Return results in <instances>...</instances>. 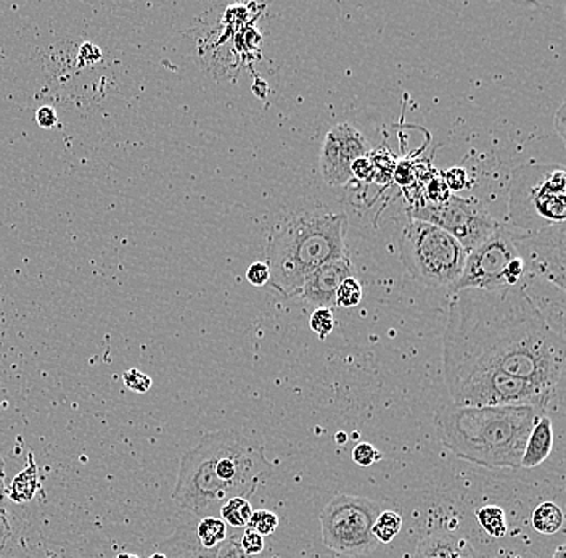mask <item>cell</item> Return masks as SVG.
<instances>
[{"mask_svg": "<svg viewBox=\"0 0 566 558\" xmlns=\"http://www.w3.org/2000/svg\"><path fill=\"white\" fill-rule=\"evenodd\" d=\"M443 370L452 404L547 409L565 376V338L520 285L457 291L444 330Z\"/></svg>", "mask_w": 566, "mask_h": 558, "instance_id": "6da1fadb", "label": "cell"}, {"mask_svg": "<svg viewBox=\"0 0 566 558\" xmlns=\"http://www.w3.org/2000/svg\"><path fill=\"white\" fill-rule=\"evenodd\" d=\"M270 474L261 439L235 430L211 431L182 456L172 499L193 515L215 517L229 499H250Z\"/></svg>", "mask_w": 566, "mask_h": 558, "instance_id": "7a4b0ae2", "label": "cell"}, {"mask_svg": "<svg viewBox=\"0 0 566 558\" xmlns=\"http://www.w3.org/2000/svg\"><path fill=\"white\" fill-rule=\"evenodd\" d=\"M537 405H441L435 413L438 439L455 457L486 468H521L529 433L544 415Z\"/></svg>", "mask_w": 566, "mask_h": 558, "instance_id": "3957f363", "label": "cell"}, {"mask_svg": "<svg viewBox=\"0 0 566 558\" xmlns=\"http://www.w3.org/2000/svg\"><path fill=\"white\" fill-rule=\"evenodd\" d=\"M345 215H301L269 237V283L285 297L298 295L305 279L330 261L346 258Z\"/></svg>", "mask_w": 566, "mask_h": 558, "instance_id": "277c9868", "label": "cell"}, {"mask_svg": "<svg viewBox=\"0 0 566 558\" xmlns=\"http://www.w3.org/2000/svg\"><path fill=\"white\" fill-rule=\"evenodd\" d=\"M566 217V171L562 164H525L509 187V219L520 232H537Z\"/></svg>", "mask_w": 566, "mask_h": 558, "instance_id": "5b68a950", "label": "cell"}, {"mask_svg": "<svg viewBox=\"0 0 566 558\" xmlns=\"http://www.w3.org/2000/svg\"><path fill=\"white\" fill-rule=\"evenodd\" d=\"M468 252L455 238L429 222L409 219L399 234V256L407 272L431 288H452Z\"/></svg>", "mask_w": 566, "mask_h": 558, "instance_id": "8992f818", "label": "cell"}, {"mask_svg": "<svg viewBox=\"0 0 566 558\" xmlns=\"http://www.w3.org/2000/svg\"><path fill=\"white\" fill-rule=\"evenodd\" d=\"M526 276L520 254L513 245L512 230L499 224L482 245L468 252L452 295L462 290H500L518 287Z\"/></svg>", "mask_w": 566, "mask_h": 558, "instance_id": "52a82bcc", "label": "cell"}, {"mask_svg": "<svg viewBox=\"0 0 566 558\" xmlns=\"http://www.w3.org/2000/svg\"><path fill=\"white\" fill-rule=\"evenodd\" d=\"M380 512V505L367 497H333L319 515L322 541L330 551L343 555H366L378 544L372 527Z\"/></svg>", "mask_w": 566, "mask_h": 558, "instance_id": "ba28073f", "label": "cell"}, {"mask_svg": "<svg viewBox=\"0 0 566 558\" xmlns=\"http://www.w3.org/2000/svg\"><path fill=\"white\" fill-rule=\"evenodd\" d=\"M412 217L447 232L467 252L482 245L499 226L482 207V201L462 199L455 193H451L443 203H427L425 207L413 209Z\"/></svg>", "mask_w": 566, "mask_h": 558, "instance_id": "9c48e42d", "label": "cell"}, {"mask_svg": "<svg viewBox=\"0 0 566 558\" xmlns=\"http://www.w3.org/2000/svg\"><path fill=\"white\" fill-rule=\"evenodd\" d=\"M526 276L543 279L565 291L566 227L560 222L537 232H513Z\"/></svg>", "mask_w": 566, "mask_h": 558, "instance_id": "30bf717a", "label": "cell"}, {"mask_svg": "<svg viewBox=\"0 0 566 558\" xmlns=\"http://www.w3.org/2000/svg\"><path fill=\"white\" fill-rule=\"evenodd\" d=\"M367 138L351 124H337L325 136L321 148V174L329 185L351 182L352 164L367 156Z\"/></svg>", "mask_w": 566, "mask_h": 558, "instance_id": "8fae6325", "label": "cell"}, {"mask_svg": "<svg viewBox=\"0 0 566 558\" xmlns=\"http://www.w3.org/2000/svg\"><path fill=\"white\" fill-rule=\"evenodd\" d=\"M351 261L346 258L330 261L321 268L313 270L305 279V283L299 290V297L306 299L307 303L315 307H327L332 309L337 306V291L340 285L348 277H352Z\"/></svg>", "mask_w": 566, "mask_h": 558, "instance_id": "7c38bea8", "label": "cell"}, {"mask_svg": "<svg viewBox=\"0 0 566 558\" xmlns=\"http://www.w3.org/2000/svg\"><path fill=\"white\" fill-rule=\"evenodd\" d=\"M520 287L547 325L565 338V291L543 279L529 276H525Z\"/></svg>", "mask_w": 566, "mask_h": 558, "instance_id": "4fadbf2b", "label": "cell"}, {"mask_svg": "<svg viewBox=\"0 0 566 558\" xmlns=\"http://www.w3.org/2000/svg\"><path fill=\"white\" fill-rule=\"evenodd\" d=\"M417 558H480L473 545L449 533L423 537L417 545Z\"/></svg>", "mask_w": 566, "mask_h": 558, "instance_id": "5bb4252c", "label": "cell"}, {"mask_svg": "<svg viewBox=\"0 0 566 558\" xmlns=\"http://www.w3.org/2000/svg\"><path fill=\"white\" fill-rule=\"evenodd\" d=\"M219 549V547H217ZM217 549H205L199 544L195 527L182 525L158 545V552L168 558H216Z\"/></svg>", "mask_w": 566, "mask_h": 558, "instance_id": "9a60e30c", "label": "cell"}, {"mask_svg": "<svg viewBox=\"0 0 566 558\" xmlns=\"http://www.w3.org/2000/svg\"><path fill=\"white\" fill-rule=\"evenodd\" d=\"M552 446H553L552 421L547 415H541L529 433L528 441L521 457V468H535L544 464L551 456Z\"/></svg>", "mask_w": 566, "mask_h": 558, "instance_id": "2e32d148", "label": "cell"}, {"mask_svg": "<svg viewBox=\"0 0 566 558\" xmlns=\"http://www.w3.org/2000/svg\"><path fill=\"white\" fill-rule=\"evenodd\" d=\"M40 490L39 468L32 452L28 454V465L23 472L16 474L7 488V497L15 504H28Z\"/></svg>", "mask_w": 566, "mask_h": 558, "instance_id": "e0dca14e", "label": "cell"}, {"mask_svg": "<svg viewBox=\"0 0 566 558\" xmlns=\"http://www.w3.org/2000/svg\"><path fill=\"white\" fill-rule=\"evenodd\" d=\"M531 523L541 535H555L565 525V513L555 502H543L535 507Z\"/></svg>", "mask_w": 566, "mask_h": 558, "instance_id": "ac0fdd59", "label": "cell"}, {"mask_svg": "<svg viewBox=\"0 0 566 558\" xmlns=\"http://www.w3.org/2000/svg\"><path fill=\"white\" fill-rule=\"evenodd\" d=\"M195 533L205 549H217L227 539V525L217 517H203L195 527Z\"/></svg>", "mask_w": 566, "mask_h": 558, "instance_id": "d6986e66", "label": "cell"}, {"mask_svg": "<svg viewBox=\"0 0 566 558\" xmlns=\"http://www.w3.org/2000/svg\"><path fill=\"white\" fill-rule=\"evenodd\" d=\"M476 520L486 535L500 539L507 535V517L504 509L499 505H484L476 510Z\"/></svg>", "mask_w": 566, "mask_h": 558, "instance_id": "ffe728a7", "label": "cell"}, {"mask_svg": "<svg viewBox=\"0 0 566 558\" xmlns=\"http://www.w3.org/2000/svg\"><path fill=\"white\" fill-rule=\"evenodd\" d=\"M252 512L254 510H252V504L248 502V499H243V497L229 499L219 509L221 520L232 527H246L248 521L252 518Z\"/></svg>", "mask_w": 566, "mask_h": 558, "instance_id": "44dd1931", "label": "cell"}, {"mask_svg": "<svg viewBox=\"0 0 566 558\" xmlns=\"http://www.w3.org/2000/svg\"><path fill=\"white\" fill-rule=\"evenodd\" d=\"M402 529V517L393 510L380 512L372 527V535L376 543L390 544Z\"/></svg>", "mask_w": 566, "mask_h": 558, "instance_id": "7402d4cb", "label": "cell"}, {"mask_svg": "<svg viewBox=\"0 0 566 558\" xmlns=\"http://www.w3.org/2000/svg\"><path fill=\"white\" fill-rule=\"evenodd\" d=\"M5 460L0 454V552L5 549L12 537V525L8 520L7 486H5Z\"/></svg>", "mask_w": 566, "mask_h": 558, "instance_id": "603a6c76", "label": "cell"}, {"mask_svg": "<svg viewBox=\"0 0 566 558\" xmlns=\"http://www.w3.org/2000/svg\"><path fill=\"white\" fill-rule=\"evenodd\" d=\"M362 299V287L354 277H348L337 291V306H358Z\"/></svg>", "mask_w": 566, "mask_h": 558, "instance_id": "cb8c5ba5", "label": "cell"}, {"mask_svg": "<svg viewBox=\"0 0 566 558\" xmlns=\"http://www.w3.org/2000/svg\"><path fill=\"white\" fill-rule=\"evenodd\" d=\"M246 527L256 531L262 537L274 535L277 527H279V517H277V513L270 512V510H258V512H252V518L248 521Z\"/></svg>", "mask_w": 566, "mask_h": 558, "instance_id": "d4e9b609", "label": "cell"}, {"mask_svg": "<svg viewBox=\"0 0 566 558\" xmlns=\"http://www.w3.org/2000/svg\"><path fill=\"white\" fill-rule=\"evenodd\" d=\"M333 325H335L333 314H332V309H327V307H317L309 319V327L319 335L321 340H325L327 335H330Z\"/></svg>", "mask_w": 566, "mask_h": 558, "instance_id": "484cf974", "label": "cell"}, {"mask_svg": "<svg viewBox=\"0 0 566 558\" xmlns=\"http://www.w3.org/2000/svg\"><path fill=\"white\" fill-rule=\"evenodd\" d=\"M123 382L128 390L138 393V394H144L146 391H150L152 385H154L152 378L137 368H130L128 372H124Z\"/></svg>", "mask_w": 566, "mask_h": 558, "instance_id": "4316f807", "label": "cell"}, {"mask_svg": "<svg viewBox=\"0 0 566 558\" xmlns=\"http://www.w3.org/2000/svg\"><path fill=\"white\" fill-rule=\"evenodd\" d=\"M352 460L359 466H372L382 460V454L370 443H359L352 449Z\"/></svg>", "mask_w": 566, "mask_h": 558, "instance_id": "83f0119b", "label": "cell"}, {"mask_svg": "<svg viewBox=\"0 0 566 558\" xmlns=\"http://www.w3.org/2000/svg\"><path fill=\"white\" fill-rule=\"evenodd\" d=\"M238 543L243 552L252 557H256L264 551V537L252 529H245V533L238 539Z\"/></svg>", "mask_w": 566, "mask_h": 558, "instance_id": "f1b7e54d", "label": "cell"}, {"mask_svg": "<svg viewBox=\"0 0 566 558\" xmlns=\"http://www.w3.org/2000/svg\"><path fill=\"white\" fill-rule=\"evenodd\" d=\"M216 558H256L252 557V555H248L243 552V549L240 547V543H238V537L235 536H232V537H227L224 543L219 545V549H217V557Z\"/></svg>", "mask_w": 566, "mask_h": 558, "instance_id": "f546056e", "label": "cell"}, {"mask_svg": "<svg viewBox=\"0 0 566 558\" xmlns=\"http://www.w3.org/2000/svg\"><path fill=\"white\" fill-rule=\"evenodd\" d=\"M352 177H358L360 181L372 182L376 179V166L374 161L367 156H362L352 164Z\"/></svg>", "mask_w": 566, "mask_h": 558, "instance_id": "4dcf8cb0", "label": "cell"}, {"mask_svg": "<svg viewBox=\"0 0 566 558\" xmlns=\"http://www.w3.org/2000/svg\"><path fill=\"white\" fill-rule=\"evenodd\" d=\"M248 282L254 287H264L269 283V268L266 262H254L246 270Z\"/></svg>", "mask_w": 566, "mask_h": 558, "instance_id": "1f68e13d", "label": "cell"}, {"mask_svg": "<svg viewBox=\"0 0 566 558\" xmlns=\"http://www.w3.org/2000/svg\"><path fill=\"white\" fill-rule=\"evenodd\" d=\"M443 181L449 190L459 191L467 184V173L465 169L452 168L444 173Z\"/></svg>", "mask_w": 566, "mask_h": 558, "instance_id": "d6a6232c", "label": "cell"}, {"mask_svg": "<svg viewBox=\"0 0 566 558\" xmlns=\"http://www.w3.org/2000/svg\"><path fill=\"white\" fill-rule=\"evenodd\" d=\"M102 58V52H100L99 47L93 44V42H85L79 49V55H77V60L81 66H89L93 63L99 62Z\"/></svg>", "mask_w": 566, "mask_h": 558, "instance_id": "836d02e7", "label": "cell"}, {"mask_svg": "<svg viewBox=\"0 0 566 558\" xmlns=\"http://www.w3.org/2000/svg\"><path fill=\"white\" fill-rule=\"evenodd\" d=\"M36 121H38L39 126L42 129H54L55 126L58 124L57 110L54 107H49V105L39 108L38 111H36Z\"/></svg>", "mask_w": 566, "mask_h": 558, "instance_id": "e575fe53", "label": "cell"}, {"mask_svg": "<svg viewBox=\"0 0 566 558\" xmlns=\"http://www.w3.org/2000/svg\"><path fill=\"white\" fill-rule=\"evenodd\" d=\"M451 197V190L444 184L443 177L433 181L429 185V203H443Z\"/></svg>", "mask_w": 566, "mask_h": 558, "instance_id": "d590c367", "label": "cell"}, {"mask_svg": "<svg viewBox=\"0 0 566 558\" xmlns=\"http://www.w3.org/2000/svg\"><path fill=\"white\" fill-rule=\"evenodd\" d=\"M565 103H562L559 111H557V116H555V128H557V132H559L562 140H565Z\"/></svg>", "mask_w": 566, "mask_h": 558, "instance_id": "8d00e7d4", "label": "cell"}, {"mask_svg": "<svg viewBox=\"0 0 566 558\" xmlns=\"http://www.w3.org/2000/svg\"><path fill=\"white\" fill-rule=\"evenodd\" d=\"M552 558H566V547L565 545H559L555 552H553V557Z\"/></svg>", "mask_w": 566, "mask_h": 558, "instance_id": "74e56055", "label": "cell"}, {"mask_svg": "<svg viewBox=\"0 0 566 558\" xmlns=\"http://www.w3.org/2000/svg\"><path fill=\"white\" fill-rule=\"evenodd\" d=\"M115 558H140L137 555H134V554H130V552H121V554H118Z\"/></svg>", "mask_w": 566, "mask_h": 558, "instance_id": "f35d334b", "label": "cell"}, {"mask_svg": "<svg viewBox=\"0 0 566 558\" xmlns=\"http://www.w3.org/2000/svg\"><path fill=\"white\" fill-rule=\"evenodd\" d=\"M337 438H338V439H337L338 443H340V444L345 443V441H346V435H345V433H338Z\"/></svg>", "mask_w": 566, "mask_h": 558, "instance_id": "ab89813d", "label": "cell"}, {"mask_svg": "<svg viewBox=\"0 0 566 558\" xmlns=\"http://www.w3.org/2000/svg\"><path fill=\"white\" fill-rule=\"evenodd\" d=\"M148 558H168L166 557V555H164V554H161V552H154V554H152V555H150V557Z\"/></svg>", "mask_w": 566, "mask_h": 558, "instance_id": "60d3db41", "label": "cell"}, {"mask_svg": "<svg viewBox=\"0 0 566 558\" xmlns=\"http://www.w3.org/2000/svg\"><path fill=\"white\" fill-rule=\"evenodd\" d=\"M404 558H411V557H404Z\"/></svg>", "mask_w": 566, "mask_h": 558, "instance_id": "b9f144b4", "label": "cell"}, {"mask_svg": "<svg viewBox=\"0 0 566 558\" xmlns=\"http://www.w3.org/2000/svg\"><path fill=\"white\" fill-rule=\"evenodd\" d=\"M517 558H520V557H517Z\"/></svg>", "mask_w": 566, "mask_h": 558, "instance_id": "7bdbcfd3", "label": "cell"}]
</instances>
